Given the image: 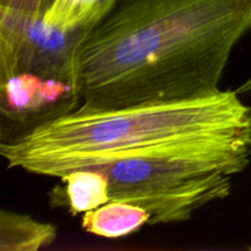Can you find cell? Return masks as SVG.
Segmentation results:
<instances>
[{"label": "cell", "instance_id": "1", "mask_svg": "<svg viewBox=\"0 0 251 251\" xmlns=\"http://www.w3.org/2000/svg\"><path fill=\"white\" fill-rule=\"evenodd\" d=\"M250 28L251 0H120L80 48V107L213 95Z\"/></svg>", "mask_w": 251, "mask_h": 251}, {"label": "cell", "instance_id": "2", "mask_svg": "<svg viewBox=\"0 0 251 251\" xmlns=\"http://www.w3.org/2000/svg\"><path fill=\"white\" fill-rule=\"evenodd\" d=\"M230 150L250 151L249 114L237 91L223 90L115 109L78 105L0 145L9 168L59 179L129 157Z\"/></svg>", "mask_w": 251, "mask_h": 251}, {"label": "cell", "instance_id": "3", "mask_svg": "<svg viewBox=\"0 0 251 251\" xmlns=\"http://www.w3.org/2000/svg\"><path fill=\"white\" fill-rule=\"evenodd\" d=\"M250 151L153 153L129 157L96 168L107 176L110 200L145 208L150 225L186 222L206 205L230 193L232 176L249 164Z\"/></svg>", "mask_w": 251, "mask_h": 251}, {"label": "cell", "instance_id": "4", "mask_svg": "<svg viewBox=\"0 0 251 251\" xmlns=\"http://www.w3.org/2000/svg\"><path fill=\"white\" fill-rule=\"evenodd\" d=\"M43 19L0 7V80L27 74L78 88V53L93 28H64Z\"/></svg>", "mask_w": 251, "mask_h": 251}, {"label": "cell", "instance_id": "5", "mask_svg": "<svg viewBox=\"0 0 251 251\" xmlns=\"http://www.w3.org/2000/svg\"><path fill=\"white\" fill-rule=\"evenodd\" d=\"M80 103L77 86L63 81L27 74L0 80L2 117L25 131L73 112Z\"/></svg>", "mask_w": 251, "mask_h": 251}, {"label": "cell", "instance_id": "6", "mask_svg": "<svg viewBox=\"0 0 251 251\" xmlns=\"http://www.w3.org/2000/svg\"><path fill=\"white\" fill-rule=\"evenodd\" d=\"M151 216L145 208L120 200H110L83 213L82 228L87 233L108 239L126 237L150 225Z\"/></svg>", "mask_w": 251, "mask_h": 251}, {"label": "cell", "instance_id": "7", "mask_svg": "<svg viewBox=\"0 0 251 251\" xmlns=\"http://www.w3.org/2000/svg\"><path fill=\"white\" fill-rule=\"evenodd\" d=\"M55 226L39 222L31 216L2 210L0 213V250L37 251L53 244Z\"/></svg>", "mask_w": 251, "mask_h": 251}, {"label": "cell", "instance_id": "8", "mask_svg": "<svg viewBox=\"0 0 251 251\" xmlns=\"http://www.w3.org/2000/svg\"><path fill=\"white\" fill-rule=\"evenodd\" d=\"M60 180L65 184V205L73 216L92 211L110 201L107 176L96 167L76 169L61 176Z\"/></svg>", "mask_w": 251, "mask_h": 251}, {"label": "cell", "instance_id": "9", "mask_svg": "<svg viewBox=\"0 0 251 251\" xmlns=\"http://www.w3.org/2000/svg\"><path fill=\"white\" fill-rule=\"evenodd\" d=\"M120 0H71L60 27L95 28L109 15Z\"/></svg>", "mask_w": 251, "mask_h": 251}, {"label": "cell", "instance_id": "10", "mask_svg": "<svg viewBox=\"0 0 251 251\" xmlns=\"http://www.w3.org/2000/svg\"><path fill=\"white\" fill-rule=\"evenodd\" d=\"M54 0H0V7L24 12V14L44 16Z\"/></svg>", "mask_w": 251, "mask_h": 251}, {"label": "cell", "instance_id": "11", "mask_svg": "<svg viewBox=\"0 0 251 251\" xmlns=\"http://www.w3.org/2000/svg\"><path fill=\"white\" fill-rule=\"evenodd\" d=\"M70 1L71 0H54L44 15V22L53 26H60Z\"/></svg>", "mask_w": 251, "mask_h": 251}, {"label": "cell", "instance_id": "12", "mask_svg": "<svg viewBox=\"0 0 251 251\" xmlns=\"http://www.w3.org/2000/svg\"><path fill=\"white\" fill-rule=\"evenodd\" d=\"M235 91H237L238 95H240V93H247L249 92V91H251V77L249 80L245 81V82ZM248 114H249V123H250V152H251V105L250 107H248Z\"/></svg>", "mask_w": 251, "mask_h": 251}]
</instances>
